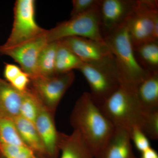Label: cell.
I'll return each instance as SVG.
<instances>
[{"instance_id": "1", "label": "cell", "mask_w": 158, "mask_h": 158, "mask_svg": "<svg viewBox=\"0 0 158 158\" xmlns=\"http://www.w3.org/2000/svg\"><path fill=\"white\" fill-rule=\"evenodd\" d=\"M70 123L94 156L107 142L115 128L87 92L76 102Z\"/></svg>"}, {"instance_id": "2", "label": "cell", "mask_w": 158, "mask_h": 158, "mask_svg": "<svg viewBox=\"0 0 158 158\" xmlns=\"http://www.w3.org/2000/svg\"><path fill=\"white\" fill-rule=\"evenodd\" d=\"M103 39L114 56L120 86L135 91L137 85L151 72L143 68L136 58L127 22Z\"/></svg>"}, {"instance_id": "3", "label": "cell", "mask_w": 158, "mask_h": 158, "mask_svg": "<svg viewBox=\"0 0 158 158\" xmlns=\"http://www.w3.org/2000/svg\"><path fill=\"white\" fill-rule=\"evenodd\" d=\"M102 112L115 127L129 132L135 127L141 129L146 112L141 108L135 91L120 86L100 106Z\"/></svg>"}, {"instance_id": "4", "label": "cell", "mask_w": 158, "mask_h": 158, "mask_svg": "<svg viewBox=\"0 0 158 158\" xmlns=\"http://www.w3.org/2000/svg\"><path fill=\"white\" fill-rule=\"evenodd\" d=\"M98 4L87 12L71 18L68 20L58 24L55 27L47 30L46 37L48 42L59 41L73 37L103 41L100 28Z\"/></svg>"}, {"instance_id": "5", "label": "cell", "mask_w": 158, "mask_h": 158, "mask_svg": "<svg viewBox=\"0 0 158 158\" xmlns=\"http://www.w3.org/2000/svg\"><path fill=\"white\" fill-rule=\"evenodd\" d=\"M85 63L119 75L113 53L103 41L85 37H67L59 40Z\"/></svg>"}, {"instance_id": "6", "label": "cell", "mask_w": 158, "mask_h": 158, "mask_svg": "<svg viewBox=\"0 0 158 158\" xmlns=\"http://www.w3.org/2000/svg\"><path fill=\"white\" fill-rule=\"evenodd\" d=\"M34 0H17L15 3L14 21L11 33L2 48H9L41 36L47 30L40 27L35 19Z\"/></svg>"}, {"instance_id": "7", "label": "cell", "mask_w": 158, "mask_h": 158, "mask_svg": "<svg viewBox=\"0 0 158 158\" xmlns=\"http://www.w3.org/2000/svg\"><path fill=\"white\" fill-rule=\"evenodd\" d=\"M158 20V2L156 0L136 1L135 7L127 21L133 47L154 41L153 29Z\"/></svg>"}, {"instance_id": "8", "label": "cell", "mask_w": 158, "mask_h": 158, "mask_svg": "<svg viewBox=\"0 0 158 158\" xmlns=\"http://www.w3.org/2000/svg\"><path fill=\"white\" fill-rule=\"evenodd\" d=\"M73 71L51 77L38 76L31 79L29 88L43 106L54 114L59 102L74 81Z\"/></svg>"}, {"instance_id": "9", "label": "cell", "mask_w": 158, "mask_h": 158, "mask_svg": "<svg viewBox=\"0 0 158 158\" xmlns=\"http://www.w3.org/2000/svg\"><path fill=\"white\" fill-rule=\"evenodd\" d=\"M78 70L88 82L90 96L98 107L120 86L118 77L108 71L84 62Z\"/></svg>"}, {"instance_id": "10", "label": "cell", "mask_w": 158, "mask_h": 158, "mask_svg": "<svg viewBox=\"0 0 158 158\" xmlns=\"http://www.w3.org/2000/svg\"><path fill=\"white\" fill-rule=\"evenodd\" d=\"M136 1H99L100 28L103 38L127 22L134 9Z\"/></svg>"}, {"instance_id": "11", "label": "cell", "mask_w": 158, "mask_h": 158, "mask_svg": "<svg viewBox=\"0 0 158 158\" xmlns=\"http://www.w3.org/2000/svg\"><path fill=\"white\" fill-rule=\"evenodd\" d=\"M45 34L28 42L9 48H0V54L14 59L30 79L38 76L37 61L40 52L48 43Z\"/></svg>"}, {"instance_id": "12", "label": "cell", "mask_w": 158, "mask_h": 158, "mask_svg": "<svg viewBox=\"0 0 158 158\" xmlns=\"http://www.w3.org/2000/svg\"><path fill=\"white\" fill-rule=\"evenodd\" d=\"M49 158H58L63 133L57 131L54 114L41 106L34 123Z\"/></svg>"}, {"instance_id": "13", "label": "cell", "mask_w": 158, "mask_h": 158, "mask_svg": "<svg viewBox=\"0 0 158 158\" xmlns=\"http://www.w3.org/2000/svg\"><path fill=\"white\" fill-rule=\"evenodd\" d=\"M127 130L115 127L104 147L94 158H137Z\"/></svg>"}, {"instance_id": "14", "label": "cell", "mask_w": 158, "mask_h": 158, "mask_svg": "<svg viewBox=\"0 0 158 158\" xmlns=\"http://www.w3.org/2000/svg\"><path fill=\"white\" fill-rule=\"evenodd\" d=\"M23 94L0 78V118L13 120L19 116Z\"/></svg>"}, {"instance_id": "15", "label": "cell", "mask_w": 158, "mask_h": 158, "mask_svg": "<svg viewBox=\"0 0 158 158\" xmlns=\"http://www.w3.org/2000/svg\"><path fill=\"white\" fill-rule=\"evenodd\" d=\"M135 94L144 111L158 110V72L150 73L137 85Z\"/></svg>"}, {"instance_id": "16", "label": "cell", "mask_w": 158, "mask_h": 158, "mask_svg": "<svg viewBox=\"0 0 158 158\" xmlns=\"http://www.w3.org/2000/svg\"><path fill=\"white\" fill-rule=\"evenodd\" d=\"M59 150L61 152L60 158H94L81 136L75 130L70 135L63 134Z\"/></svg>"}, {"instance_id": "17", "label": "cell", "mask_w": 158, "mask_h": 158, "mask_svg": "<svg viewBox=\"0 0 158 158\" xmlns=\"http://www.w3.org/2000/svg\"><path fill=\"white\" fill-rule=\"evenodd\" d=\"M13 120L25 144L39 156L49 158L34 123L20 116Z\"/></svg>"}, {"instance_id": "18", "label": "cell", "mask_w": 158, "mask_h": 158, "mask_svg": "<svg viewBox=\"0 0 158 158\" xmlns=\"http://www.w3.org/2000/svg\"><path fill=\"white\" fill-rule=\"evenodd\" d=\"M140 65L149 72H158V41H151L134 47Z\"/></svg>"}, {"instance_id": "19", "label": "cell", "mask_w": 158, "mask_h": 158, "mask_svg": "<svg viewBox=\"0 0 158 158\" xmlns=\"http://www.w3.org/2000/svg\"><path fill=\"white\" fill-rule=\"evenodd\" d=\"M56 54L55 71L56 75L67 73L78 69L83 62L69 49L59 41Z\"/></svg>"}, {"instance_id": "20", "label": "cell", "mask_w": 158, "mask_h": 158, "mask_svg": "<svg viewBox=\"0 0 158 158\" xmlns=\"http://www.w3.org/2000/svg\"><path fill=\"white\" fill-rule=\"evenodd\" d=\"M58 41L48 43L40 52L37 69L38 76L51 77L56 75L55 64Z\"/></svg>"}, {"instance_id": "21", "label": "cell", "mask_w": 158, "mask_h": 158, "mask_svg": "<svg viewBox=\"0 0 158 158\" xmlns=\"http://www.w3.org/2000/svg\"><path fill=\"white\" fill-rule=\"evenodd\" d=\"M41 106L43 105L39 99L29 88L24 92L19 116L34 124Z\"/></svg>"}, {"instance_id": "22", "label": "cell", "mask_w": 158, "mask_h": 158, "mask_svg": "<svg viewBox=\"0 0 158 158\" xmlns=\"http://www.w3.org/2000/svg\"><path fill=\"white\" fill-rule=\"evenodd\" d=\"M0 144L27 146L21 138L13 120L0 118Z\"/></svg>"}, {"instance_id": "23", "label": "cell", "mask_w": 158, "mask_h": 158, "mask_svg": "<svg viewBox=\"0 0 158 158\" xmlns=\"http://www.w3.org/2000/svg\"><path fill=\"white\" fill-rule=\"evenodd\" d=\"M0 155L4 158H46L39 156L27 146L0 144Z\"/></svg>"}, {"instance_id": "24", "label": "cell", "mask_w": 158, "mask_h": 158, "mask_svg": "<svg viewBox=\"0 0 158 158\" xmlns=\"http://www.w3.org/2000/svg\"><path fill=\"white\" fill-rule=\"evenodd\" d=\"M149 139H158V110L146 112L144 124L141 128Z\"/></svg>"}, {"instance_id": "25", "label": "cell", "mask_w": 158, "mask_h": 158, "mask_svg": "<svg viewBox=\"0 0 158 158\" xmlns=\"http://www.w3.org/2000/svg\"><path fill=\"white\" fill-rule=\"evenodd\" d=\"M129 133L132 143L140 152L151 147L149 138L139 127H133Z\"/></svg>"}, {"instance_id": "26", "label": "cell", "mask_w": 158, "mask_h": 158, "mask_svg": "<svg viewBox=\"0 0 158 158\" xmlns=\"http://www.w3.org/2000/svg\"><path fill=\"white\" fill-rule=\"evenodd\" d=\"M99 0H73L71 18L83 14L98 4Z\"/></svg>"}, {"instance_id": "27", "label": "cell", "mask_w": 158, "mask_h": 158, "mask_svg": "<svg viewBox=\"0 0 158 158\" xmlns=\"http://www.w3.org/2000/svg\"><path fill=\"white\" fill-rule=\"evenodd\" d=\"M30 82L31 79L28 75L23 71L9 84L20 92H24L28 89Z\"/></svg>"}, {"instance_id": "28", "label": "cell", "mask_w": 158, "mask_h": 158, "mask_svg": "<svg viewBox=\"0 0 158 158\" xmlns=\"http://www.w3.org/2000/svg\"><path fill=\"white\" fill-rule=\"evenodd\" d=\"M23 71L17 65L10 63H5L4 75L8 83H10L21 73Z\"/></svg>"}, {"instance_id": "29", "label": "cell", "mask_w": 158, "mask_h": 158, "mask_svg": "<svg viewBox=\"0 0 158 158\" xmlns=\"http://www.w3.org/2000/svg\"><path fill=\"white\" fill-rule=\"evenodd\" d=\"M140 158H158V153L156 150L151 147L141 152Z\"/></svg>"}, {"instance_id": "30", "label": "cell", "mask_w": 158, "mask_h": 158, "mask_svg": "<svg viewBox=\"0 0 158 158\" xmlns=\"http://www.w3.org/2000/svg\"><path fill=\"white\" fill-rule=\"evenodd\" d=\"M0 158H4L3 157V156H2L0 155Z\"/></svg>"}]
</instances>
